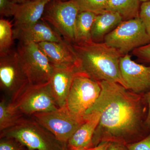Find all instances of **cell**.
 Instances as JSON below:
<instances>
[{
	"label": "cell",
	"mask_w": 150,
	"mask_h": 150,
	"mask_svg": "<svg viewBox=\"0 0 150 150\" xmlns=\"http://www.w3.org/2000/svg\"><path fill=\"white\" fill-rule=\"evenodd\" d=\"M37 44L54 67H76L80 69L79 61L71 43L64 40Z\"/></svg>",
	"instance_id": "7c38bea8"
},
{
	"label": "cell",
	"mask_w": 150,
	"mask_h": 150,
	"mask_svg": "<svg viewBox=\"0 0 150 150\" xmlns=\"http://www.w3.org/2000/svg\"><path fill=\"white\" fill-rule=\"evenodd\" d=\"M29 85L20 64L16 49L0 54L1 89L13 101Z\"/></svg>",
	"instance_id": "9c48e42d"
},
{
	"label": "cell",
	"mask_w": 150,
	"mask_h": 150,
	"mask_svg": "<svg viewBox=\"0 0 150 150\" xmlns=\"http://www.w3.org/2000/svg\"><path fill=\"white\" fill-rule=\"evenodd\" d=\"M150 0H140V1L143 2H145L148 1H150Z\"/></svg>",
	"instance_id": "1f68e13d"
},
{
	"label": "cell",
	"mask_w": 150,
	"mask_h": 150,
	"mask_svg": "<svg viewBox=\"0 0 150 150\" xmlns=\"http://www.w3.org/2000/svg\"><path fill=\"white\" fill-rule=\"evenodd\" d=\"M80 71L76 67H54L49 86L52 96L59 108L66 106L67 97L74 78Z\"/></svg>",
	"instance_id": "4fadbf2b"
},
{
	"label": "cell",
	"mask_w": 150,
	"mask_h": 150,
	"mask_svg": "<svg viewBox=\"0 0 150 150\" xmlns=\"http://www.w3.org/2000/svg\"><path fill=\"white\" fill-rule=\"evenodd\" d=\"M13 29L11 22L0 20V54L6 53L12 49L13 44Z\"/></svg>",
	"instance_id": "44dd1931"
},
{
	"label": "cell",
	"mask_w": 150,
	"mask_h": 150,
	"mask_svg": "<svg viewBox=\"0 0 150 150\" xmlns=\"http://www.w3.org/2000/svg\"><path fill=\"white\" fill-rule=\"evenodd\" d=\"M101 91L99 82L81 71L78 72L67 97L66 107L74 115L84 117L86 112L99 97Z\"/></svg>",
	"instance_id": "8992f818"
},
{
	"label": "cell",
	"mask_w": 150,
	"mask_h": 150,
	"mask_svg": "<svg viewBox=\"0 0 150 150\" xmlns=\"http://www.w3.org/2000/svg\"><path fill=\"white\" fill-rule=\"evenodd\" d=\"M109 143L110 142H101L96 146L93 148L92 150H106Z\"/></svg>",
	"instance_id": "f546056e"
},
{
	"label": "cell",
	"mask_w": 150,
	"mask_h": 150,
	"mask_svg": "<svg viewBox=\"0 0 150 150\" xmlns=\"http://www.w3.org/2000/svg\"><path fill=\"white\" fill-rule=\"evenodd\" d=\"M106 150H129L126 144L115 142H110Z\"/></svg>",
	"instance_id": "83f0119b"
},
{
	"label": "cell",
	"mask_w": 150,
	"mask_h": 150,
	"mask_svg": "<svg viewBox=\"0 0 150 150\" xmlns=\"http://www.w3.org/2000/svg\"><path fill=\"white\" fill-rule=\"evenodd\" d=\"M52 0H30L16 4L13 15L14 27H23L35 24L42 18L46 6Z\"/></svg>",
	"instance_id": "2e32d148"
},
{
	"label": "cell",
	"mask_w": 150,
	"mask_h": 150,
	"mask_svg": "<svg viewBox=\"0 0 150 150\" xmlns=\"http://www.w3.org/2000/svg\"><path fill=\"white\" fill-rule=\"evenodd\" d=\"M32 116L57 139L67 145L70 138L86 121L85 117L74 115L66 106L54 111L35 113Z\"/></svg>",
	"instance_id": "ba28073f"
},
{
	"label": "cell",
	"mask_w": 150,
	"mask_h": 150,
	"mask_svg": "<svg viewBox=\"0 0 150 150\" xmlns=\"http://www.w3.org/2000/svg\"><path fill=\"white\" fill-rule=\"evenodd\" d=\"M100 115L98 112L86 113V121L70 138L67 143L68 150L86 149L94 147L93 138L99 123Z\"/></svg>",
	"instance_id": "9a60e30c"
},
{
	"label": "cell",
	"mask_w": 150,
	"mask_h": 150,
	"mask_svg": "<svg viewBox=\"0 0 150 150\" xmlns=\"http://www.w3.org/2000/svg\"><path fill=\"white\" fill-rule=\"evenodd\" d=\"M71 44L79 61L81 71L97 81L114 82L125 87L119 66L124 55L118 50L105 42L92 40Z\"/></svg>",
	"instance_id": "7a4b0ae2"
},
{
	"label": "cell",
	"mask_w": 150,
	"mask_h": 150,
	"mask_svg": "<svg viewBox=\"0 0 150 150\" xmlns=\"http://www.w3.org/2000/svg\"><path fill=\"white\" fill-rule=\"evenodd\" d=\"M126 145L129 150H150V132L142 139Z\"/></svg>",
	"instance_id": "d4e9b609"
},
{
	"label": "cell",
	"mask_w": 150,
	"mask_h": 150,
	"mask_svg": "<svg viewBox=\"0 0 150 150\" xmlns=\"http://www.w3.org/2000/svg\"><path fill=\"white\" fill-rule=\"evenodd\" d=\"M99 82V97L86 112H97L100 115L93 138L94 147L105 142L126 145L146 137L150 129L146 124L148 108L145 94L134 93L114 82Z\"/></svg>",
	"instance_id": "6da1fadb"
},
{
	"label": "cell",
	"mask_w": 150,
	"mask_h": 150,
	"mask_svg": "<svg viewBox=\"0 0 150 150\" xmlns=\"http://www.w3.org/2000/svg\"><path fill=\"white\" fill-rule=\"evenodd\" d=\"M139 18L150 38V1L142 3L140 7Z\"/></svg>",
	"instance_id": "603a6c76"
},
{
	"label": "cell",
	"mask_w": 150,
	"mask_h": 150,
	"mask_svg": "<svg viewBox=\"0 0 150 150\" xmlns=\"http://www.w3.org/2000/svg\"><path fill=\"white\" fill-rule=\"evenodd\" d=\"M96 14L91 12H79L75 25L76 44H80L92 40L91 30Z\"/></svg>",
	"instance_id": "ac0fdd59"
},
{
	"label": "cell",
	"mask_w": 150,
	"mask_h": 150,
	"mask_svg": "<svg viewBox=\"0 0 150 150\" xmlns=\"http://www.w3.org/2000/svg\"><path fill=\"white\" fill-rule=\"evenodd\" d=\"M17 4L11 0H0V13L1 16H13Z\"/></svg>",
	"instance_id": "484cf974"
},
{
	"label": "cell",
	"mask_w": 150,
	"mask_h": 150,
	"mask_svg": "<svg viewBox=\"0 0 150 150\" xmlns=\"http://www.w3.org/2000/svg\"><path fill=\"white\" fill-rule=\"evenodd\" d=\"M13 138L28 150H68L67 145L33 119H23L1 131V138Z\"/></svg>",
	"instance_id": "3957f363"
},
{
	"label": "cell",
	"mask_w": 150,
	"mask_h": 150,
	"mask_svg": "<svg viewBox=\"0 0 150 150\" xmlns=\"http://www.w3.org/2000/svg\"><path fill=\"white\" fill-rule=\"evenodd\" d=\"M79 12H91L96 15L106 12L108 0H73Z\"/></svg>",
	"instance_id": "7402d4cb"
},
{
	"label": "cell",
	"mask_w": 150,
	"mask_h": 150,
	"mask_svg": "<svg viewBox=\"0 0 150 150\" xmlns=\"http://www.w3.org/2000/svg\"><path fill=\"white\" fill-rule=\"evenodd\" d=\"M22 150H24L23 149Z\"/></svg>",
	"instance_id": "836d02e7"
},
{
	"label": "cell",
	"mask_w": 150,
	"mask_h": 150,
	"mask_svg": "<svg viewBox=\"0 0 150 150\" xmlns=\"http://www.w3.org/2000/svg\"><path fill=\"white\" fill-rule=\"evenodd\" d=\"M13 2L17 4H22L30 0H11Z\"/></svg>",
	"instance_id": "4dcf8cb0"
},
{
	"label": "cell",
	"mask_w": 150,
	"mask_h": 150,
	"mask_svg": "<svg viewBox=\"0 0 150 150\" xmlns=\"http://www.w3.org/2000/svg\"><path fill=\"white\" fill-rule=\"evenodd\" d=\"M140 0H108L106 11L119 13L124 21L139 17Z\"/></svg>",
	"instance_id": "d6986e66"
},
{
	"label": "cell",
	"mask_w": 150,
	"mask_h": 150,
	"mask_svg": "<svg viewBox=\"0 0 150 150\" xmlns=\"http://www.w3.org/2000/svg\"><path fill=\"white\" fill-rule=\"evenodd\" d=\"M119 66L126 88L138 94L150 91V66L136 63L129 54L121 57Z\"/></svg>",
	"instance_id": "8fae6325"
},
{
	"label": "cell",
	"mask_w": 150,
	"mask_h": 150,
	"mask_svg": "<svg viewBox=\"0 0 150 150\" xmlns=\"http://www.w3.org/2000/svg\"><path fill=\"white\" fill-rule=\"evenodd\" d=\"M23 146L13 138L1 137L0 141V150H22Z\"/></svg>",
	"instance_id": "cb8c5ba5"
},
{
	"label": "cell",
	"mask_w": 150,
	"mask_h": 150,
	"mask_svg": "<svg viewBox=\"0 0 150 150\" xmlns=\"http://www.w3.org/2000/svg\"><path fill=\"white\" fill-rule=\"evenodd\" d=\"M93 148H92V149H78V150H92V149Z\"/></svg>",
	"instance_id": "d6a6232c"
},
{
	"label": "cell",
	"mask_w": 150,
	"mask_h": 150,
	"mask_svg": "<svg viewBox=\"0 0 150 150\" xmlns=\"http://www.w3.org/2000/svg\"><path fill=\"white\" fill-rule=\"evenodd\" d=\"M42 19L35 24L23 27H14V38L19 42H61L64 39L59 33L54 30Z\"/></svg>",
	"instance_id": "5bb4252c"
},
{
	"label": "cell",
	"mask_w": 150,
	"mask_h": 150,
	"mask_svg": "<svg viewBox=\"0 0 150 150\" xmlns=\"http://www.w3.org/2000/svg\"><path fill=\"white\" fill-rule=\"evenodd\" d=\"M122 21V17L116 12L106 11L96 15L91 30L92 40L96 42L101 41Z\"/></svg>",
	"instance_id": "e0dca14e"
},
{
	"label": "cell",
	"mask_w": 150,
	"mask_h": 150,
	"mask_svg": "<svg viewBox=\"0 0 150 150\" xmlns=\"http://www.w3.org/2000/svg\"><path fill=\"white\" fill-rule=\"evenodd\" d=\"M146 101L148 105V110L147 116L146 120V124L149 129H150V91L145 94Z\"/></svg>",
	"instance_id": "f1b7e54d"
},
{
	"label": "cell",
	"mask_w": 150,
	"mask_h": 150,
	"mask_svg": "<svg viewBox=\"0 0 150 150\" xmlns=\"http://www.w3.org/2000/svg\"><path fill=\"white\" fill-rule=\"evenodd\" d=\"M79 9L73 0H52L46 6L41 19L48 23L63 39L75 43V29Z\"/></svg>",
	"instance_id": "52a82bcc"
},
{
	"label": "cell",
	"mask_w": 150,
	"mask_h": 150,
	"mask_svg": "<svg viewBox=\"0 0 150 150\" xmlns=\"http://www.w3.org/2000/svg\"><path fill=\"white\" fill-rule=\"evenodd\" d=\"M24 115L13 107L10 101L3 99L0 103V131L15 126L24 118Z\"/></svg>",
	"instance_id": "ffe728a7"
},
{
	"label": "cell",
	"mask_w": 150,
	"mask_h": 150,
	"mask_svg": "<svg viewBox=\"0 0 150 150\" xmlns=\"http://www.w3.org/2000/svg\"><path fill=\"white\" fill-rule=\"evenodd\" d=\"M104 39L105 43L123 55L150 43V38L139 17L123 21Z\"/></svg>",
	"instance_id": "5b68a950"
},
{
	"label": "cell",
	"mask_w": 150,
	"mask_h": 150,
	"mask_svg": "<svg viewBox=\"0 0 150 150\" xmlns=\"http://www.w3.org/2000/svg\"><path fill=\"white\" fill-rule=\"evenodd\" d=\"M16 50L29 85H40L50 81L54 67L37 43L19 42Z\"/></svg>",
	"instance_id": "277c9868"
},
{
	"label": "cell",
	"mask_w": 150,
	"mask_h": 150,
	"mask_svg": "<svg viewBox=\"0 0 150 150\" xmlns=\"http://www.w3.org/2000/svg\"><path fill=\"white\" fill-rule=\"evenodd\" d=\"M133 53L143 62L150 63V43L134 49Z\"/></svg>",
	"instance_id": "4316f807"
},
{
	"label": "cell",
	"mask_w": 150,
	"mask_h": 150,
	"mask_svg": "<svg viewBox=\"0 0 150 150\" xmlns=\"http://www.w3.org/2000/svg\"><path fill=\"white\" fill-rule=\"evenodd\" d=\"M11 103L14 108L24 115H33L59 108L51 93L49 82L40 85L28 86Z\"/></svg>",
	"instance_id": "30bf717a"
}]
</instances>
